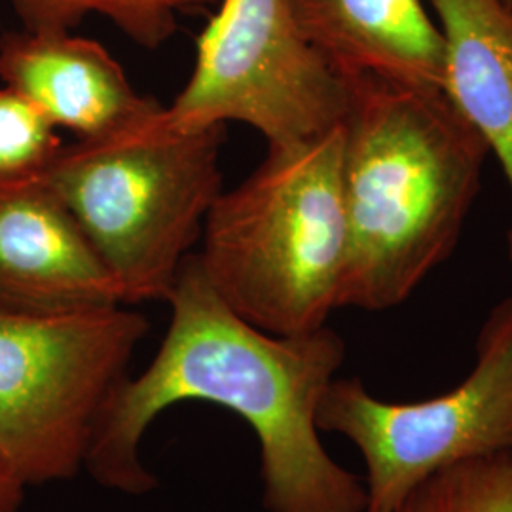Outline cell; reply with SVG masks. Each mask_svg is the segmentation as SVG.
Segmentation results:
<instances>
[{
    "label": "cell",
    "mask_w": 512,
    "mask_h": 512,
    "mask_svg": "<svg viewBox=\"0 0 512 512\" xmlns=\"http://www.w3.org/2000/svg\"><path fill=\"white\" fill-rule=\"evenodd\" d=\"M148 329L147 317L124 304L0 308V465L25 488L86 471L99 416Z\"/></svg>",
    "instance_id": "cell-5"
},
{
    "label": "cell",
    "mask_w": 512,
    "mask_h": 512,
    "mask_svg": "<svg viewBox=\"0 0 512 512\" xmlns=\"http://www.w3.org/2000/svg\"><path fill=\"white\" fill-rule=\"evenodd\" d=\"M196 40V63L167 107L184 129L239 122L268 147L342 126L348 82L302 33L291 0H220Z\"/></svg>",
    "instance_id": "cell-7"
},
{
    "label": "cell",
    "mask_w": 512,
    "mask_h": 512,
    "mask_svg": "<svg viewBox=\"0 0 512 512\" xmlns=\"http://www.w3.org/2000/svg\"><path fill=\"white\" fill-rule=\"evenodd\" d=\"M475 366L448 393L387 403L359 378H334L317 427L363 456L366 512H393L421 482L469 459L512 452V294L478 330Z\"/></svg>",
    "instance_id": "cell-6"
},
{
    "label": "cell",
    "mask_w": 512,
    "mask_h": 512,
    "mask_svg": "<svg viewBox=\"0 0 512 512\" xmlns=\"http://www.w3.org/2000/svg\"><path fill=\"white\" fill-rule=\"evenodd\" d=\"M25 486L0 465V512H19L25 501Z\"/></svg>",
    "instance_id": "cell-15"
},
{
    "label": "cell",
    "mask_w": 512,
    "mask_h": 512,
    "mask_svg": "<svg viewBox=\"0 0 512 512\" xmlns=\"http://www.w3.org/2000/svg\"><path fill=\"white\" fill-rule=\"evenodd\" d=\"M340 308L393 310L454 255L490 148L442 90L344 76Z\"/></svg>",
    "instance_id": "cell-2"
},
{
    "label": "cell",
    "mask_w": 512,
    "mask_h": 512,
    "mask_svg": "<svg viewBox=\"0 0 512 512\" xmlns=\"http://www.w3.org/2000/svg\"><path fill=\"white\" fill-rule=\"evenodd\" d=\"M61 147L57 128L33 101L0 88V181L40 175Z\"/></svg>",
    "instance_id": "cell-14"
},
{
    "label": "cell",
    "mask_w": 512,
    "mask_h": 512,
    "mask_svg": "<svg viewBox=\"0 0 512 512\" xmlns=\"http://www.w3.org/2000/svg\"><path fill=\"white\" fill-rule=\"evenodd\" d=\"M505 2H507V4H512V0H505Z\"/></svg>",
    "instance_id": "cell-16"
},
{
    "label": "cell",
    "mask_w": 512,
    "mask_h": 512,
    "mask_svg": "<svg viewBox=\"0 0 512 512\" xmlns=\"http://www.w3.org/2000/svg\"><path fill=\"white\" fill-rule=\"evenodd\" d=\"M393 512H512V452L442 469Z\"/></svg>",
    "instance_id": "cell-13"
},
{
    "label": "cell",
    "mask_w": 512,
    "mask_h": 512,
    "mask_svg": "<svg viewBox=\"0 0 512 512\" xmlns=\"http://www.w3.org/2000/svg\"><path fill=\"white\" fill-rule=\"evenodd\" d=\"M0 82L76 139L107 135L160 105L133 90L122 65L101 42L71 33H4Z\"/></svg>",
    "instance_id": "cell-9"
},
{
    "label": "cell",
    "mask_w": 512,
    "mask_h": 512,
    "mask_svg": "<svg viewBox=\"0 0 512 512\" xmlns=\"http://www.w3.org/2000/svg\"><path fill=\"white\" fill-rule=\"evenodd\" d=\"M164 342L139 376L105 404L86 473L118 494L143 497L158 478L141 456L148 427L186 401L217 404L245 421L258 440L266 512H366L365 478L330 458L317 406L346 361L330 329L277 336L239 317L188 256L165 300Z\"/></svg>",
    "instance_id": "cell-1"
},
{
    "label": "cell",
    "mask_w": 512,
    "mask_h": 512,
    "mask_svg": "<svg viewBox=\"0 0 512 512\" xmlns=\"http://www.w3.org/2000/svg\"><path fill=\"white\" fill-rule=\"evenodd\" d=\"M444 40L442 92L480 133L509 186L512 205V4L425 0ZM512 270V219L507 232Z\"/></svg>",
    "instance_id": "cell-11"
},
{
    "label": "cell",
    "mask_w": 512,
    "mask_h": 512,
    "mask_svg": "<svg viewBox=\"0 0 512 512\" xmlns=\"http://www.w3.org/2000/svg\"><path fill=\"white\" fill-rule=\"evenodd\" d=\"M23 29L71 33L90 16L109 19L126 37L158 50L177 33L179 16L217 6L220 0H4Z\"/></svg>",
    "instance_id": "cell-12"
},
{
    "label": "cell",
    "mask_w": 512,
    "mask_h": 512,
    "mask_svg": "<svg viewBox=\"0 0 512 512\" xmlns=\"http://www.w3.org/2000/svg\"><path fill=\"white\" fill-rule=\"evenodd\" d=\"M302 33L342 74L442 90L444 40L425 0H291Z\"/></svg>",
    "instance_id": "cell-10"
},
{
    "label": "cell",
    "mask_w": 512,
    "mask_h": 512,
    "mask_svg": "<svg viewBox=\"0 0 512 512\" xmlns=\"http://www.w3.org/2000/svg\"><path fill=\"white\" fill-rule=\"evenodd\" d=\"M342 126L266 158L203 222V272L256 329L300 336L338 310L348 255Z\"/></svg>",
    "instance_id": "cell-3"
},
{
    "label": "cell",
    "mask_w": 512,
    "mask_h": 512,
    "mask_svg": "<svg viewBox=\"0 0 512 512\" xmlns=\"http://www.w3.org/2000/svg\"><path fill=\"white\" fill-rule=\"evenodd\" d=\"M224 126L184 129L162 103L126 126L63 145L40 173L124 291L167 300L222 192Z\"/></svg>",
    "instance_id": "cell-4"
},
{
    "label": "cell",
    "mask_w": 512,
    "mask_h": 512,
    "mask_svg": "<svg viewBox=\"0 0 512 512\" xmlns=\"http://www.w3.org/2000/svg\"><path fill=\"white\" fill-rule=\"evenodd\" d=\"M120 304V283L44 179L0 181V308L63 313Z\"/></svg>",
    "instance_id": "cell-8"
}]
</instances>
